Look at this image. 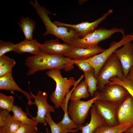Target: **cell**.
I'll return each instance as SVG.
<instances>
[{
	"label": "cell",
	"mask_w": 133,
	"mask_h": 133,
	"mask_svg": "<svg viewBox=\"0 0 133 133\" xmlns=\"http://www.w3.org/2000/svg\"><path fill=\"white\" fill-rule=\"evenodd\" d=\"M126 77L133 84V66L130 68Z\"/></svg>",
	"instance_id": "obj_34"
},
{
	"label": "cell",
	"mask_w": 133,
	"mask_h": 133,
	"mask_svg": "<svg viewBox=\"0 0 133 133\" xmlns=\"http://www.w3.org/2000/svg\"><path fill=\"white\" fill-rule=\"evenodd\" d=\"M117 115L119 124L133 125V98L130 94L119 105Z\"/></svg>",
	"instance_id": "obj_14"
},
{
	"label": "cell",
	"mask_w": 133,
	"mask_h": 133,
	"mask_svg": "<svg viewBox=\"0 0 133 133\" xmlns=\"http://www.w3.org/2000/svg\"><path fill=\"white\" fill-rule=\"evenodd\" d=\"M94 70L84 73V82L88 86V91L90 95L94 97V93L97 91V80L94 75Z\"/></svg>",
	"instance_id": "obj_26"
},
{
	"label": "cell",
	"mask_w": 133,
	"mask_h": 133,
	"mask_svg": "<svg viewBox=\"0 0 133 133\" xmlns=\"http://www.w3.org/2000/svg\"><path fill=\"white\" fill-rule=\"evenodd\" d=\"M74 47L66 43H61L57 38L47 40L41 44L40 49L44 53L54 54L65 55L70 52Z\"/></svg>",
	"instance_id": "obj_13"
},
{
	"label": "cell",
	"mask_w": 133,
	"mask_h": 133,
	"mask_svg": "<svg viewBox=\"0 0 133 133\" xmlns=\"http://www.w3.org/2000/svg\"><path fill=\"white\" fill-rule=\"evenodd\" d=\"M133 41V33L123 36L122 38L118 42H113L110 44L109 47L105 50L103 52L88 59L83 60L89 63L93 67L94 70V75L97 79L102 66L115 51L125 44L131 43Z\"/></svg>",
	"instance_id": "obj_6"
},
{
	"label": "cell",
	"mask_w": 133,
	"mask_h": 133,
	"mask_svg": "<svg viewBox=\"0 0 133 133\" xmlns=\"http://www.w3.org/2000/svg\"><path fill=\"white\" fill-rule=\"evenodd\" d=\"M109 80L110 82L107 84H116L122 86L127 90L133 98V84L124 75L122 81L119 80L116 76L112 77Z\"/></svg>",
	"instance_id": "obj_28"
},
{
	"label": "cell",
	"mask_w": 133,
	"mask_h": 133,
	"mask_svg": "<svg viewBox=\"0 0 133 133\" xmlns=\"http://www.w3.org/2000/svg\"><path fill=\"white\" fill-rule=\"evenodd\" d=\"M9 112L7 110H0V126H2L6 118L10 115Z\"/></svg>",
	"instance_id": "obj_33"
},
{
	"label": "cell",
	"mask_w": 133,
	"mask_h": 133,
	"mask_svg": "<svg viewBox=\"0 0 133 133\" xmlns=\"http://www.w3.org/2000/svg\"><path fill=\"white\" fill-rule=\"evenodd\" d=\"M46 133H49V130L47 128H46ZM80 133H82V132H81Z\"/></svg>",
	"instance_id": "obj_37"
},
{
	"label": "cell",
	"mask_w": 133,
	"mask_h": 133,
	"mask_svg": "<svg viewBox=\"0 0 133 133\" xmlns=\"http://www.w3.org/2000/svg\"><path fill=\"white\" fill-rule=\"evenodd\" d=\"M75 87H74L66 95L61 108L64 112L62 119L57 124L62 128L67 130H71L78 128L77 126L69 116L68 113V104L70 96L73 91Z\"/></svg>",
	"instance_id": "obj_19"
},
{
	"label": "cell",
	"mask_w": 133,
	"mask_h": 133,
	"mask_svg": "<svg viewBox=\"0 0 133 133\" xmlns=\"http://www.w3.org/2000/svg\"><path fill=\"white\" fill-rule=\"evenodd\" d=\"M104 50L99 46L92 48L73 47L72 50L65 56L77 60H85L103 52Z\"/></svg>",
	"instance_id": "obj_15"
},
{
	"label": "cell",
	"mask_w": 133,
	"mask_h": 133,
	"mask_svg": "<svg viewBox=\"0 0 133 133\" xmlns=\"http://www.w3.org/2000/svg\"><path fill=\"white\" fill-rule=\"evenodd\" d=\"M14 105L13 96H7L0 92V109L1 110H7L10 112L12 111Z\"/></svg>",
	"instance_id": "obj_29"
},
{
	"label": "cell",
	"mask_w": 133,
	"mask_h": 133,
	"mask_svg": "<svg viewBox=\"0 0 133 133\" xmlns=\"http://www.w3.org/2000/svg\"><path fill=\"white\" fill-rule=\"evenodd\" d=\"M30 94L32 98L34 100L33 104L37 106V111L36 116L34 117L30 115L28 109L27 110V113L30 116L32 119L36 122L37 124L38 123H40L45 126L47 123L45 119V116L47 113L54 112L55 111L54 108L48 103V95L46 92H42L41 90H39L35 95L30 90Z\"/></svg>",
	"instance_id": "obj_9"
},
{
	"label": "cell",
	"mask_w": 133,
	"mask_h": 133,
	"mask_svg": "<svg viewBox=\"0 0 133 133\" xmlns=\"http://www.w3.org/2000/svg\"><path fill=\"white\" fill-rule=\"evenodd\" d=\"M98 97L96 91L94 93V97L87 101H84L80 100L71 101L68 108V115L78 128L84 122L90 109Z\"/></svg>",
	"instance_id": "obj_7"
},
{
	"label": "cell",
	"mask_w": 133,
	"mask_h": 133,
	"mask_svg": "<svg viewBox=\"0 0 133 133\" xmlns=\"http://www.w3.org/2000/svg\"><path fill=\"white\" fill-rule=\"evenodd\" d=\"M0 133H5L2 126H0Z\"/></svg>",
	"instance_id": "obj_36"
},
{
	"label": "cell",
	"mask_w": 133,
	"mask_h": 133,
	"mask_svg": "<svg viewBox=\"0 0 133 133\" xmlns=\"http://www.w3.org/2000/svg\"><path fill=\"white\" fill-rule=\"evenodd\" d=\"M97 112L110 127L119 125L117 110L119 105L109 102L97 100L93 104Z\"/></svg>",
	"instance_id": "obj_10"
},
{
	"label": "cell",
	"mask_w": 133,
	"mask_h": 133,
	"mask_svg": "<svg viewBox=\"0 0 133 133\" xmlns=\"http://www.w3.org/2000/svg\"><path fill=\"white\" fill-rule=\"evenodd\" d=\"M75 60V64L76 65L79 69L82 70L84 73L94 70L93 67L88 63L83 60Z\"/></svg>",
	"instance_id": "obj_32"
},
{
	"label": "cell",
	"mask_w": 133,
	"mask_h": 133,
	"mask_svg": "<svg viewBox=\"0 0 133 133\" xmlns=\"http://www.w3.org/2000/svg\"><path fill=\"white\" fill-rule=\"evenodd\" d=\"M90 95L87 86L84 81H83L75 87L70 96L69 100L71 101L80 100L82 98H87Z\"/></svg>",
	"instance_id": "obj_21"
},
{
	"label": "cell",
	"mask_w": 133,
	"mask_h": 133,
	"mask_svg": "<svg viewBox=\"0 0 133 133\" xmlns=\"http://www.w3.org/2000/svg\"><path fill=\"white\" fill-rule=\"evenodd\" d=\"M132 125L120 124L114 127H110L107 124L97 128L93 133H123Z\"/></svg>",
	"instance_id": "obj_22"
},
{
	"label": "cell",
	"mask_w": 133,
	"mask_h": 133,
	"mask_svg": "<svg viewBox=\"0 0 133 133\" xmlns=\"http://www.w3.org/2000/svg\"><path fill=\"white\" fill-rule=\"evenodd\" d=\"M21 123L13 115H10L6 118L1 126L5 133H15Z\"/></svg>",
	"instance_id": "obj_25"
},
{
	"label": "cell",
	"mask_w": 133,
	"mask_h": 133,
	"mask_svg": "<svg viewBox=\"0 0 133 133\" xmlns=\"http://www.w3.org/2000/svg\"><path fill=\"white\" fill-rule=\"evenodd\" d=\"M23 32L25 40L33 39V33L36 26L34 21L27 17H23L20 21L17 23Z\"/></svg>",
	"instance_id": "obj_20"
},
{
	"label": "cell",
	"mask_w": 133,
	"mask_h": 133,
	"mask_svg": "<svg viewBox=\"0 0 133 133\" xmlns=\"http://www.w3.org/2000/svg\"><path fill=\"white\" fill-rule=\"evenodd\" d=\"M124 133H133V125L128 128Z\"/></svg>",
	"instance_id": "obj_35"
},
{
	"label": "cell",
	"mask_w": 133,
	"mask_h": 133,
	"mask_svg": "<svg viewBox=\"0 0 133 133\" xmlns=\"http://www.w3.org/2000/svg\"><path fill=\"white\" fill-rule=\"evenodd\" d=\"M29 2L36 10V13L42 19L46 29L43 35L52 34L72 46L75 39L80 38L78 35L72 28L63 26H57L50 20L49 16L50 12L44 7L40 6L36 0L34 2L30 0Z\"/></svg>",
	"instance_id": "obj_2"
},
{
	"label": "cell",
	"mask_w": 133,
	"mask_h": 133,
	"mask_svg": "<svg viewBox=\"0 0 133 133\" xmlns=\"http://www.w3.org/2000/svg\"><path fill=\"white\" fill-rule=\"evenodd\" d=\"M16 62L13 58L4 55L0 57V77L8 73H12V68Z\"/></svg>",
	"instance_id": "obj_24"
},
{
	"label": "cell",
	"mask_w": 133,
	"mask_h": 133,
	"mask_svg": "<svg viewBox=\"0 0 133 133\" xmlns=\"http://www.w3.org/2000/svg\"><path fill=\"white\" fill-rule=\"evenodd\" d=\"M13 116L17 120L21 123L36 126V122L32 119L27 116V113L24 112L20 107L14 105L12 110Z\"/></svg>",
	"instance_id": "obj_23"
},
{
	"label": "cell",
	"mask_w": 133,
	"mask_h": 133,
	"mask_svg": "<svg viewBox=\"0 0 133 133\" xmlns=\"http://www.w3.org/2000/svg\"><path fill=\"white\" fill-rule=\"evenodd\" d=\"M45 118L47 123L49 126L51 133H76L79 130L78 128L71 130H67L62 128L53 121L51 117L50 113H47L46 114Z\"/></svg>",
	"instance_id": "obj_27"
},
{
	"label": "cell",
	"mask_w": 133,
	"mask_h": 133,
	"mask_svg": "<svg viewBox=\"0 0 133 133\" xmlns=\"http://www.w3.org/2000/svg\"><path fill=\"white\" fill-rule=\"evenodd\" d=\"M117 33H121L124 36V29L114 27L110 29L101 27L84 37L75 39L73 41L72 46L74 47L83 48H94L99 46L100 41L110 38L113 34Z\"/></svg>",
	"instance_id": "obj_5"
},
{
	"label": "cell",
	"mask_w": 133,
	"mask_h": 133,
	"mask_svg": "<svg viewBox=\"0 0 133 133\" xmlns=\"http://www.w3.org/2000/svg\"><path fill=\"white\" fill-rule=\"evenodd\" d=\"M40 44L35 39L30 40H24L15 45L14 51L18 53L28 52L35 55L40 51Z\"/></svg>",
	"instance_id": "obj_18"
},
{
	"label": "cell",
	"mask_w": 133,
	"mask_h": 133,
	"mask_svg": "<svg viewBox=\"0 0 133 133\" xmlns=\"http://www.w3.org/2000/svg\"><path fill=\"white\" fill-rule=\"evenodd\" d=\"M15 44L13 42L0 40V57L9 51H14Z\"/></svg>",
	"instance_id": "obj_30"
},
{
	"label": "cell",
	"mask_w": 133,
	"mask_h": 133,
	"mask_svg": "<svg viewBox=\"0 0 133 133\" xmlns=\"http://www.w3.org/2000/svg\"><path fill=\"white\" fill-rule=\"evenodd\" d=\"M114 53L120 61L123 74L126 77L129 70L133 66V43L125 44L121 48L116 50Z\"/></svg>",
	"instance_id": "obj_12"
},
{
	"label": "cell",
	"mask_w": 133,
	"mask_h": 133,
	"mask_svg": "<svg viewBox=\"0 0 133 133\" xmlns=\"http://www.w3.org/2000/svg\"><path fill=\"white\" fill-rule=\"evenodd\" d=\"M123 70L117 57L113 53L106 60L99 70L97 78V88L100 92L110 82V79L116 76L123 80Z\"/></svg>",
	"instance_id": "obj_4"
},
{
	"label": "cell",
	"mask_w": 133,
	"mask_h": 133,
	"mask_svg": "<svg viewBox=\"0 0 133 133\" xmlns=\"http://www.w3.org/2000/svg\"></svg>",
	"instance_id": "obj_38"
},
{
	"label": "cell",
	"mask_w": 133,
	"mask_h": 133,
	"mask_svg": "<svg viewBox=\"0 0 133 133\" xmlns=\"http://www.w3.org/2000/svg\"><path fill=\"white\" fill-rule=\"evenodd\" d=\"M0 89L11 92L16 90L19 91L23 94L27 98L28 105L31 106L33 104L30 94L19 87L14 79L12 73H7L0 77Z\"/></svg>",
	"instance_id": "obj_16"
},
{
	"label": "cell",
	"mask_w": 133,
	"mask_h": 133,
	"mask_svg": "<svg viewBox=\"0 0 133 133\" xmlns=\"http://www.w3.org/2000/svg\"><path fill=\"white\" fill-rule=\"evenodd\" d=\"M64 56L45 53L40 51L36 55L28 57L25 63L28 68L27 75H31L38 71L47 69H63L66 71L72 70L76 60Z\"/></svg>",
	"instance_id": "obj_1"
},
{
	"label": "cell",
	"mask_w": 133,
	"mask_h": 133,
	"mask_svg": "<svg viewBox=\"0 0 133 133\" xmlns=\"http://www.w3.org/2000/svg\"><path fill=\"white\" fill-rule=\"evenodd\" d=\"M113 10L110 9L99 18L92 22H83L76 24H70L58 21L53 22L57 26H63L72 29L78 35L80 38L83 37L96 30L99 25L113 12Z\"/></svg>",
	"instance_id": "obj_11"
},
{
	"label": "cell",
	"mask_w": 133,
	"mask_h": 133,
	"mask_svg": "<svg viewBox=\"0 0 133 133\" xmlns=\"http://www.w3.org/2000/svg\"><path fill=\"white\" fill-rule=\"evenodd\" d=\"M46 74L52 79L56 83L55 90L51 94L50 98L57 109L61 107L66 95L70 91V88L79 82L84 77V75H82L77 81L73 77L67 79L64 78L60 70L57 69L50 70L46 72Z\"/></svg>",
	"instance_id": "obj_3"
},
{
	"label": "cell",
	"mask_w": 133,
	"mask_h": 133,
	"mask_svg": "<svg viewBox=\"0 0 133 133\" xmlns=\"http://www.w3.org/2000/svg\"><path fill=\"white\" fill-rule=\"evenodd\" d=\"M91 107L89 122L78 128L82 131V133H93L98 127L107 124L104 118L96 111L93 105Z\"/></svg>",
	"instance_id": "obj_17"
},
{
	"label": "cell",
	"mask_w": 133,
	"mask_h": 133,
	"mask_svg": "<svg viewBox=\"0 0 133 133\" xmlns=\"http://www.w3.org/2000/svg\"><path fill=\"white\" fill-rule=\"evenodd\" d=\"M39 132L36 126L31 125L22 123L15 133H38Z\"/></svg>",
	"instance_id": "obj_31"
},
{
	"label": "cell",
	"mask_w": 133,
	"mask_h": 133,
	"mask_svg": "<svg viewBox=\"0 0 133 133\" xmlns=\"http://www.w3.org/2000/svg\"><path fill=\"white\" fill-rule=\"evenodd\" d=\"M97 100L106 101L120 105L129 95L127 90L120 85L107 84L102 90L97 92Z\"/></svg>",
	"instance_id": "obj_8"
}]
</instances>
